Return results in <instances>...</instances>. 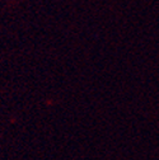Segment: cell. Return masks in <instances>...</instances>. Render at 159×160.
Masks as SVG:
<instances>
[]
</instances>
